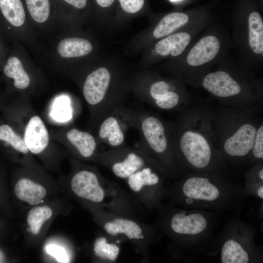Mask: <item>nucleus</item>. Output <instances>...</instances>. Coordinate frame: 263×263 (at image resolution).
<instances>
[{"instance_id":"nucleus-10","label":"nucleus","mask_w":263,"mask_h":263,"mask_svg":"<svg viewBox=\"0 0 263 263\" xmlns=\"http://www.w3.org/2000/svg\"><path fill=\"white\" fill-rule=\"evenodd\" d=\"M149 76L138 78L133 83L135 96L138 99L166 111L179 112L190 105L188 95L180 81Z\"/></svg>"},{"instance_id":"nucleus-17","label":"nucleus","mask_w":263,"mask_h":263,"mask_svg":"<svg viewBox=\"0 0 263 263\" xmlns=\"http://www.w3.org/2000/svg\"><path fill=\"white\" fill-rule=\"evenodd\" d=\"M191 40L190 35L187 32H180L164 38L157 42L156 53L163 56L171 55L177 56L181 54Z\"/></svg>"},{"instance_id":"nucleus-5","label":"nucleus","mask_w":263,"mask_h":263,"mask_svg":"<svg viewBox=\"0 0 263 263\" xmlns=\"http://www.w3.org/2000/svg\"><path fill=\"white\" fill-rule=\"evenodd\" d=\"M132 122L140 137L136 145L166 170L169 179L178 178L181 173L173 152L169 121L158 113L134 107Z\"/></svg>"},{"instance_id":"nucleus-14","label":"nucleus","mask_w":263,"mask_h":263,"mask_svg":"<svg viewBox=\"0 0 263 263\" xmlns=\"http://www.w3.org/2000/svg\"><path fill=\"white\" fill-rule=\"evenodd\" d=\"M220 48V41L215 36H205L189 51L187 57V63L192 68L202 66L213 60L218 54Z\"/></svg>"},{"instance_id":"nucleus-1","label":"nucleus","mask_w":263,"mask_h":263,"mask_svg":"<svg viewBox=\"0 0 263 263\" xmlns=\"http://www.w3.org/2000/svg\"><path fill=\"white\" fill-rule=\"evenodd\" d=\"M213 109L208 103L190 105L169 121L174 156L181 174L214 172L227 176L212 128Z\"/></svg>"},{"instance_id":"nucleus-3","label":"nucleus","mask_w":263,"mask_h":263,"mask_svg":"<svg viewBox=\"0 0 263 263\" xmlns=\"http://www.w3.org/2000/svg\"><path fill=\"white\" fill-rule=\"evenodd\" d=\"M156 226L180 249L198 253L209 248L220 213L158 204Z\"/></svg>"},{"instance_id":"nucleus-4","label":"nucleus","mask_w":263,"mask_h":263,"mask_svg":"<svg viewBox=\"0 0 263 263\" xmlns=\"http://www.w3.org/2000/svg\"><path fill=\"white\" fill-rule=\"evenodd\" d=\"M259 111L222 105L213 109V130L218 149L227 165H242L249 162L260 121Z\"/></svg>"},{"instance_id":"nucleus-8","label":"nucleus","mask_w":263,"mask_h":263,"mask_svg":"<svg viewBox=\"0 0 263 263\" xmlns=\"http://www.w3.org/2000/svg\"><path fill=\"white\" fill-rule=\"evenodd\" d=\"M96 210L97 222L107 235L119 242H131L147 258L149 245L159 238L155 226L111 209L97 207Z\"/></svg>"},{"instance_id":"nucleus-15","label":"nucleus","mask_w":263,"mask_h":263,"mask_svg":"<svg viewBox=\"0 0 263 263\" xmlns=\"http://www.w3.org/2000/svg\"><path fill=\"white\" fill-rule=\"evenodd\" d=\"M66 139L79 156L91 159L98 151L97 139L91 133L73 128L66 133Z\"/></svg>"},{"instance_id":"nucleus-2","label":"nucleus","mask_w":263,"mask_h":263,"mask_svg":"<svg viewBox=\"0 0 263 263\" xmlns=\"http://www.w3.org/2000/svg\"><path fill=\"white\" fill-rule=\"evenodd\" d=\"M174 180L171 184L166 183L164 199L168 204L181 208L219 213L238 211L246 195L244 188L220 173L190 172Z\"/></svg>"},{"instance_id":"nucleus-32","label":"nucleus","mask_w":263,"mask_h":263,"mask_svg":"<svg viewBox=\"0 0 263 263\" xmlns=\"http://www.w3.org/2000/svg\"><path fill=\"white\" fill-rule=\"evenodd\" d=\"M95 1L101 7L106 8L111 6L114 0H95Z\"/></svg>"},{"instance_id":"nucleus-30","label":"nucleus","mask_w":263,"mask_h":263,"mask_svg":"<svg viewBox=\"0 0 263 263\" xmlns=\"http://www.w3.org/2000/svg\"><path fill=\"white\" fill-rule=\"evenodd\" d=\"M123 10L127 13H135L143 7L144 0H119Z\"/></svg>"},{"instance_id":"nucleus-16","label":"nucleus","mask_w":263,"mask_h":263,"mask_svg":"<svg viewBox=\"0 0 263 263\" xmlns=\"http://www.w3.org/2000/svg\"><path fill=\"white\" fill-rule=\"evenodd\" d=\"M25 13L21 0H0V28L4 31L19 27L25 22Z\"/></svg>"},{"instance_id":"nucleus-11","label":"nucleus","mask_w":263,"mask_h":263,"mask_svg":"<svg viewBox=\"0 0 263 263\" xmlns=\"http://www.w3.org/2000/svg\"><path fill=\"white\" fill-rule=\"evenodd\" d=\"M92 159L108 169L116 177L123 181L136 170L155 162L136 144L133 147L125 144L99 151Z\"/></svg>"},{"instance_id":"nucleus-19","label":"nucleus","mask_w":263,"mask_h":263,"mask_svg":"<svg viewBox=\"0 0 263 263\" xmlns=\"http://www.w3.org/2000/svg\"><path fill=\"white\" fill-rule=\"evenodd\" d=\"M116 242L106 234L97 238L93 247L95 258L103 263L116 262L120 253V247Z\"/></svg>"},{"instance_id":"nucleus-13","label":"nucleus","mask_w":263,"mask_h":263,"mask_svg":"<svg viewBox=\"0 0 263 263\" xmlns=\"http://www.w3.org/2000/svg\"><path fill=\"white\" fill-rule=\"evenodd\" d=\"M23 139L29 151L38 154L43 151L49 143V135L42 119L38 115L31 117L26 125Z\"/></svg>"},{"instance_id":"nucleus-6","label":"nucleus","mask_w":263,"mask_h":263,"mask_svg":"<svg viewBox=\"0 0 263 263\" xmlns=\"http://www.w3.org/2000/svg\"><path fill=\"white\" fill-rule=\"evenodd\" d=\"M246 76L220 70L207 73L199 80L220 105L260 110L263 105L260 88L255 81L248 80Z\"/></svg>"},{"instance_id":"nucleus-21","label":"nucleus","mask_w":263,"mask_h":263,"mask_svg":"<svg viewBox=\"0 0 263 263\" xmlns=\"http://www.w3.org/2000/svg\"><path fill=\"white\" fill-rule=\"evenodd\" d=\"M188 21V17L185 13L175 12L168 14L157 24L153 30V35L157 38L166 37L185 25Z\"/></svg>"},{"instance_id":"nucleus-24","label":"nucleus","mask_w":263,"mask_h":263,"mask_svg":"<svg viewBox=\"0 0 263 263\" xmlns=\"http://www.w3.org/2000/svg\"><path fill=\"white\" fill-rule=\"evenodd\" d=\"M244 190L246 195H255L263 199V163L252 165L245 174Z\"/></svg>"},{"instance_id":"nucleus-29","label":"nucleus","mask_w":263,"mask_h":263,"mask_svg":"<svg viewBox=\"0 0 263 263\" xmlns=\"http://www.w3.org/2000/svg\"><path fill=\"white\" fill-rule=\"evenodd\" d=\"M47 253L55 258L59 263L70 262V258L66 249L56 244L47 245L45 247Z\"/></svg>"},{"instance_id":"nucleus-34","label":"nucleus","mask_w":263,"mask_h":263,"mask_svg":"<svg viewBox=\"0 0 263 263\" xmlns=\"http://www.w3.org/2000/svg\"><path fill=\"white\" fill-rule=\"evenodd\" d=\"M170 0L171 1H179V0Z\"/></svg>"},{"instance_id":"nucleus-12","label":"nucleus","mask_w":263,"mask_h":263,"mask_svg":"<svg viewBox=\"0 0 263 263\" xmlns=\"http://www.w3.org/2000/svg\"><path fill=\"white\" fill-rule=\"evenodd\" d=\"M133 107L125 103L115 108L104 117L97 127V140L110 149L126 144L127 132L132 128Z\"/></svg>"},{"instance_id":"nucleus-20","label":"nucleus","mask_w":263,"mask_h":263,"mask_svg":"<svg viewBox=\"0 0 263 263\" xmlns=\"http://www.w3.org/2000/svg\"><path fill=\"white\" fill-rule=\"evenodd\" d=\"M93 50L91 43L87 39L72 37L61 40L57 47L58 53L64 58L78 57L87 55Z\"/></svg>"},{"instance_id":"nucleus-33","label":"nucleus","mask_w":263,"mask_h":263,"mask_svg":"<svg viewBox=\"0 0 263 263\" xmlns=\"http://www.w3.org/2000/svg\"><path fill=\"white\" fill-rule=\"evenodd\" d=\"M1 49H2L1 44V43H0V50H1Z\"/></svg>"},{"instance_id":"nucleus-22","label":"nucleus","mask_w":263,"mask_h":263,"mask_svg":"<svg viewBox=\"0 0 263 263\" xmlns=\"http://www.w3.org/2000/svg\"><path fill=\"white\" fill-rule=\"evenodd\" d=\"M3 72L8 78L14 80V86L20 90L26 89L30 85V79L23 69L20 60L15 56L9 57L3 67Z\"/></svg>"},{"instance_id":"nucleus-31","label":"nucleus","mask_w":263,"mask_h":263,"mask_svg":"<svg viewBox=\"0 0 263 263\" xmlns=\"http://www.w3.org/2000/svg\"><path fill=\"white\" fill-rule=\"evenodd\" d=\"M65 3L72 5L75 8L81 9L84 8L87 4V0H62Z\"/></svg>"},{"instance_id":"nucleus-18","label":"nucleus","mask_w":263,"mask_h":263,"mask_svg":"<svg viewBox=\"0 0 263 263\" xmlns=\"http://www.w3.org/2000/svg\"><path fill=\"white\" fill-rule=\"evenodd\" d=\"M14 192L18 198L31 205L43 202L47 194L46 190L42 186L27 178L21 179L17 182Z\"/></svg>"},{"instance_id":"nucleus-26","label":"nucleus","mask_w":263,"mask_h":263,"mask_svg":"<svg viewBox=\"0 0 263 263\" xmlns=\"http://www.w3.org/2000/svg\"><path fill=\"white\" fill-rule=\"evenodd\" d=\"M0 141L8 144L20 153L26 154L29 152L23 138L8 125L3 124L0 126Z\"/></svg>"},{"instance_id":"nucleus-25","label":"nucleus","mask_w":263,"mask_h":263,"mask_svg":"<svg viewBox=\"0 0 263 263\" xmlns=\"http://www.w3.org/2000/svg\"><path fill=\"white\" fill-rule=\"evenodd\" d=\"M52 215L53 210L49 206H38L32 208L29 211L27 219L31 233L38 234L43 224L50 219Z\"/></svg>"},{"instance_id":"nucleus-28","label":"nucleus","mask_w":263,"mask_h":263,"mask_svg":"<svg viewBox=\"0 0 263 263\" xmlns=\"http://www.w3.org/2000/svg\"><path fill=\"white\" fill-rule=\"evenodd\" d=\"M263 122L260 120L251 150L249 162L252 165L263 163Z\"/></svg>"},{"instance_id":"nucleus-9","label":"nucleus","mask_w":263,"mask_h":263,"mask_svg":"<svg viewBox=\"0 0 263 263\" xmlns=\"http://www.w3.org/2000/svg\"><path fill=\"white\" fill-rule=\"evenodd\" d=\"M113 76L107 68L99 67L88 74L83 85V95L90 108L92 124L96 128L104 117L124 103V91L114 86Z\"/></svg>"},{"instance_id":"nucleus-27","label":"nucleus","mask_w":263,"mask_h":263,"mask_svg":"<svg viewBox=\"0 0 263 263\" xmlns=\"http://www.w3.org/2000/svg\"><path fill=\"white\" fill-rule=\"evenodd\" d=\"M29 14L38 23H43L49 18L51 6L49 0H25Z\"/></svg>"},{"instance_id":"nucleus-7","label":"nucleus","mask_w":263,"mask_h":263,"mask_svg":"<svg viewBox=\"0 0 263 263\" xmlns=\"http://www.w3.org/2000/svg\"><path fill=\"white\" fill-rule=\"evenodd\" d=\"M210 253L219 254L222 263H260L262 252L255 243L253 226L238 219L227 222L219 236L213 239Z\"/></svg>"},{"instance_id":"nucleus-23","label":"nucleus","mask_w":263,"mask_h":263,"mask_svg":"<svg viewBox=\"0 0 263 263\" xmlns=\"http://www.w3.org/2000/svg\"><path fill=\"white\" fill-rule=\"evenodd\" d=\"M248 42L252 51L255 54L263 52V21L257 12L251 13L248 18Z\"/></svg>"}]
</instances>
